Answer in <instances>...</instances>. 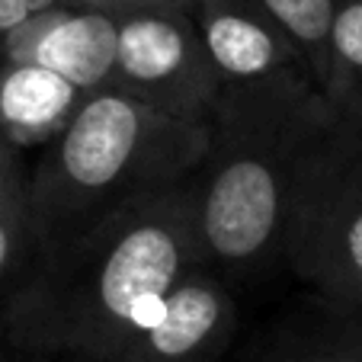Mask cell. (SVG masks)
<instances>
[{"label": "cell", "instance_id": "1", "mask_svg": "<svg viewBox=\"0 0 362 362\" xmlns=\"http://www.w3.org/2000/svg\"><path fill=\"white\" fill-rule=\"evenodd\" d=\"M196 267H205V253L189 183L35 257L4 311L10 340L33 353L110 362Z\"/></svg>", "mask_w": 362, "mask_h": 362}, {"label": "cell", "instance_id": "11", "mask_svg": "<svg viewBox=\"0 0 362 362\" xmlns=\"http://www.w3.org/2000/svg\"><path fill=\"white\" fill-rule=\"evenodd\" d=\"M33 240V186L23 151L0 135V282L23 267Z\"/></svg>", "mask_w": 362, "mask_h": 362}, {"label": "cell", "instance_id": "12", "mask_svg": "<svg viewBox=\"0 0 362 362\" xmlns=\"http://www.w3.org/2000/svg\"><path fill=\"white\" fill-rule=\"evenodd\" d=\"M260 4L292 35L324 93V83L330 74V29H334L340 0H260Z\"/></svg>", "mask_w": 362, "mask_h": 362}, {"label": "cell", "instance_id": "10", "mask_svg": "<svg viewBox=\"0 0 362 362\" xmlns=\"http://www.w3.org/2000/svg\"><path fill=\"white\" fill-rule=\"evenodd\" d=\"M324 96L343 129L362 138V0L337 4Z\"/></svg>", "mask_w": 362, "mask_h": 362}, {"label": "cell", "instance_id": "3", "mask_svg": "<svg viewBox=\"0 0 362 362\" xmlns=\"http://www.w3.org/2000/svg\"><path fill=\"white\" fill-rule=\"evenodd\" d=\"M209 141V125L170 119L116 87L90 93L29 173L35 257L132 205L189 186Z\"/></svg>", "mask_w": 362, "mask_h": 362}, {"label": "cell", "instance_id": "4", "mask_svg": "<svg viewBox=\"0 0 362 362\" xmlns=\"http://www.w3.org/2000/svg\"><path fill=\"white\" fill-rule=\"evenodd\" d=\"M112 87L180 122L209 125L221 83L189 10L119 16Z\"/></svg>", "mask_w": 362, "mask_h": 362}, {"label": "cell", "instance_id": "14", "mask_svg": "<svg viewBox=\"0 0 362 362\" xmlns=\"http://www.w3.org/2000/svg\"><path fill=\"white\" fill-rule=\"evenodd\" d=\"M74 7H93L112 16H129L144 13V10H189L196 7V0H71Z\"/></svg>", "mask_w": 362, "mask_h": 362}, {"label": "cell", "instance_id": "13", "mask_svg": "<svg viewBox=\"0 0 362 362\" xmlns=\"http://www.w3.org/2000/svg\"><path fill=\"white\" fill-rule=\"evenodd\" d=\"M71 0H0V45L23 26L29 23L33 16L45 13V10H55L64 7Z\"/></svg>", "mask_w": 362, "mask_h": 362}, {"label": "cell", "instance_id": "5", "mask_svg": "<svg viewBox=\"0 0 362 362\" xmlns=\"http://www.w3.org/2000/svg\"><path fill=\"white\" fill-rule=\"evenodd\" d=\"M286 260L305 282L324 292L337 308H362V138L346 144L321 167L308 186Z\"/></svg>", "mask_w": 362, "mask_h": 362}, {"label": "cell", "instance_id": "15", "mask_svg": "<svg viewBox=\"0 0 362 362\" xmlns=\"http://www.w3.org/2000/svg\"><path fill=\"white\" fill-rule=\"evenodd\" d=\"M324 343L340 346L362 359V308H340V315H337V321H334V330H330V337Z\"/></svg>", "mask_w": 362, "mask_h": 362}, {"label": "cell", "instance_id": "9", "mask_svg": "<svg viewBox=\"0 0 362 362\" xmlns=\"http://www.w3.org/2000/svg\"><path fill=\"white\" fill-rule=\"evenodd\" d=\"M90 93L35 64H0V135L16 148H45Z\"/></svg>", "mask_w": 362, "mask_h": 362}, {"label": "cell", "instance_id": "16", "mask_svg": "<svg viewBox=\"0 0 362 362\" xmlns=\"http://www.w3.org/2000/svg\"><path fill=\"white\" fill-rule=\"evenodd\" d=\"M269 362H362V359L340 346L321 343V346H305V349H295V353H282Z\"/></svg>", "mask_w": 362, "mask_h": 362}, {"label": "cell", "instance_id": "7", "mask_svg": "<svg viewBox=\"0 0 362 362\" xmlns=\"http://www.w3.org/2000/svg\"><path fill=\"white\" fill-rule=\"evenodd\" d=\"M116 52L119 16L64 4L23 23L0 45V64H35L71 81L83 93H96L112 87Z\"/></svg>", "mask_w": 362, "mask_h": 362}, {"label": "cell", "instance_id": "8", "mask_svg": "<svg viewBox=\"0 0 362 362\" xmlns=\"http://www.w3.org/2000/svg\"><path fill=\"white\" fill-rule=\"evenodd\" d=\"M234 298L205 267L170 288L158 317L110 362H212L234 337Z\"/></svg>", "mask_w": 362, "mask_h": 362}, {"label": "cell", "instance_id": "6", "mask_svg": "<svg viewBox=\"0 0 362 362\" xmlns=\"http://www.w3.org/2000/svg\"><path fill=\"white\" fill-rule=\"evenodd\" d=\"M192 20L218 74L221 100L321 93L311 64L260 0H196Z\"/></svg>", "mask_w": 362, "mask_h": 362}, {"label": "cell", "instance_id": "17", "mask_svg": "<svg viewBox=\"0 0 362 362\" xmlns=\"http://www.w3.org/2000/svg\"><path fill=\"white\" fill-rule=\"evenodd\" d=\"M0 362H16V359H0Z\"/></svg>", "mask_w": 362, "mask_h": 362}, {"label": "cell", "instance_id": "2", "mask_svg": "<svg viewBox=\"0 0 362 362\" xmlns=\"http://www.w3.org/2000/svg\"><path fill=\"white\" fill-rule=\"evenodd\" d=\"M209 132V154L192 180L205 263L253 269L286 257L308 186L353 132L324 93L218 100Z\"/></svg>", "mask_w": 362, "mask_h": 362}]
</instances>
